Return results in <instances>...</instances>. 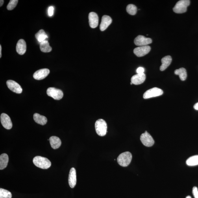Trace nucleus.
I'll return each mask as SVG.
<instances>
[{
    "label": "nucleus",
    "mask_w": 198,
    "mask_h": 198,
    "mask_svg": "<svg viewBox=\"0 0 198 198\" xmlns=\"http://www.w3.org/2000/svg\"><path fill=\"white\" fill-rule=\"evenodd\" d=\"M34 164L37 167L43 169H47L51 166V162L48 159L40 156H36L33 159Z\"/></svg>",
    "instance_id": "obj_1"
},
{
    "label": "nucleus",
    "mask_w": 198,
    "mask_h": 198,
    "mask_svg": "<svg viewBox=\"0 0 198 198\" xmlns=\"http://www.w3.org/2000/svg\"><path fill=\"white\" fill-rule=\"evenodd\" d=\"M95 129L98 135L103 136L107 133V125L106 121L103 119H98L95 122Z\"/></svg>",
    "instance_id": "obj_2"
},
{
    "label": "nucleus",
    "mask_w": 198,
    "mask_h": 198,
    "mask_svg": "<svg viewBox=\"0 0 198 198\" xmlns=\"http://www.w3.org/2000/svg\"><path fill=\"white\" fill-rule=\"evenodd\" d=\"M132 158L131 153L129 152H124L120 154L117 158V162L120 166L127 167L130 164Z\"/></svg>",
    "instance_id": "obj_3"
},
{
    "label": "nucleus",
    "mask_w": 198,
    "mask_h": 198,
    "mask_svg": "<svg viewBox=\"0 0 198 198\" xmlns=\"http://www.w3.org/2000/svg\"><path fill=\"white\" fill-rule=\"evenodd\" d=\"M189 0H181L177 2L173 8L174 12L177 13L181 14L186 12L187 8L190 5Z\"/></svg>",
    "instance_id": "obj_4"
},
{
    "label": "nucleus",
    "mask_w": 198,
    "mask_h": 198,
    "mask_svg": "<svg viewBox=\"0 0 198 198\" xmlns=\"http://www.w3.org/2000/svg\"><path fill=\"white\" fill-rule=\"evenodd\" d=\"M163 91L160 88H154L149 89L146 91L143 95L144 99H148L150 98L159 96L163 94Z\"/></svg>",
    "instance_id": "obj_5"
},
{
    "label": "nucleus",
    "mask_w": 198,
    "mask_h": 198,
    "mask_svg": "<svg viewBox=\"0 0 198 198\" xmlns=\"http://www.w3.org/2000/svg\"><path fill=\"white\" fill-rule=\"evenodd\" d=\"M47 94L49 96L51 97L56 100L62 99L64 95L62 90L54 88H48Z\"/></svg>",
    "instance_id": "obj_6"
},
{
    "label": "nucleus",
    "mask_w": 198,
    "mask_h": 198,
    "mask_svg": "<svg viewBox=\"0 0 198 198\" xmlns=\"http://www.w3.org/2000/svg\"><path fill=\"white\" fill-rule=\"evenodd\" d=\"M140 140L142 144L147 147H151L154 143L153 138L147 131H145V133L141 135Z\"/></svg>",
    "instance_id": "obj_7"
},
{
    "label": "nucleus",
    "mask_w": 198,
    "mask_h": 198,
    "mask_svg": "<svg viewBox=\"0 0 198 198\" xmlns=\"http://www.w3.org/2000/svg\"><path fill=\"white\" fill-rule=\"evenodd\" d=\"M152 39L150 38H146L142 35H139L135 39L134 42L135 44L138 46H145L152 43Z\"/></svg>",
    "instance_id": "obj_8"
},
{
    "label": "nucleus",
    "mask_w": 198,
    "mask_h": 198,
    "mask_svg": "<svg viewBox=\"0 0 198 198\" xmlns=\"http://www.w3.org/2000/svg\"><path fill=\"white\" fill-rule=\"evenodd\" d=\"M6 84L8 88L17 94H21L22 92L23 89L21 86L16 82L12 80H8Z\"/></svg>",
    "instance_id": "obj_9"
},
{
    "label": "nucleus",
    "mask_w": 198,
    "mask_h": 198,
    "mask_svg": "<svg viewBox=\"0 0 198 198\" xmlns=\"http://www.w3.org/2000/svg\"><path fill=\"white\" fill-rule=\"evenodd\" d=\"M151 50V48L149 45L140 46L134 49V53L138 57H141L148 53Z\"/></svg>",
    "instance_id": "obj_10"
},
{
    "label": "nucleus",
    "mask_w": 198,
    "mask_h": 198,
    "mask_svg": "<svg viewBox=\"0 0 198 198\" xmlns=\"http://www.w3.org/2000/svg\"><path fill=\"white\" fill-rule=\"evenodd\" d=\"M1 123L3 127L8 130H10L12 127V123L10 117L6 114H2L1 116Z\"/></svg>",
    "instance_id": "obj_11"
},
{
    "label": "nucleus",
    "mask_w": 198,
    "mask_h": 198,
    "mask_svg": "<svg viewBox=\"0 0 198 198\" xmlns=\"http://www.w3.org/2000/svg\"><path fill=\"white\" fill-rule=\"evenodd\" d=\"M50 71L49 69L45 68L40 69L34 74L33 77L35 79L41 80L44 79L49 75Z\"/></svg>",
    "instance_id": "obj_12"
},
{
    "label": "nucleus",
    "mask_w": 198,
    "mask_h": 198,
    "mask_svg": "<svg viewBox=\"0 0 198 198\" xmlns=\"http://www.w3.org/2000/svg\"><path fill=\"white\" fill-rule=\"evenodd\" d=\"M89 25L92 28H96L99 24V17L94 12H91L88 15Z\"/></svg>",
    "instance_id": "obj_13"
},
{
    "label": "nucleus",
    "mask_w": 198,
    "mask_h": 198,
    "mask_svg": "<svg viewBox=\"0 0 198 198\" xmlns=\"http://www.w3.org/2000/svg\"><path fill=\"white\" fill-rule=\"evenodd\" d=\"M77 181L76 169L74 168H71L69 172L68 178L69 184L71 188H74L77 184Z\"/></svg>",
    "instance_id": "obj_14"
},
{
    "label": "nucleus",
    "mask_w": 198,
    "mask_h": 198,
    "mask_svg": "<svg viewBox=\"0 0 198 198\" xmlns=\"http://www.w3.org/2000/svg\"><path fill=\"white\" fill-rule=\"evenodd\" d=\"M16 51L19 55H23L24 54L27 50V45L25 41L21 39L17 42L16 47Z\"/></svg>",
    "instance_id": "obj_15"
},
{
    "label": "nucleus",
    "mask_w": 198,
    "mask_h": 198,
    "mask_svg": "<svg viewBox=\"0 0 198 198\" xmlns=\"http://www.w3.org/2000/svg\"><path fill=\"white\" fill-rule=\"evenodd\" d=\"M112 22V19L109 16L105 15L102 18L101 22L100 25V29L101 31L106 30Z\"/></svg>",
    "instance_id": "obj_16"
},
{
    "label": "nucleus",
    "mask_w": 198,
    "mask_h": 198,
    "mask_svg": "<svg viewBox=\"0 0 198 198\" xmlns=\"http://www.w3.org/2000/svg\"><path fill=\"white\" fill-rule=\"evenodd\" d=\"M146 79V75L144 73L137 74L131 78V82L133 84L139 85L142 84Z\"/></svg>",
    "instance_id": "obj_17"
},
{
    "label": "nucleus",
    "mask_w": 198,
    "mask_h": 198,
    "mask_svg": "<svg viewBox=\"0 0 198 198\" xmlns=\"http://www.w3.org/2000/svg\"><path fill=\"white\" fill-rule=\"evenodd\" d=\"M172 60V59L170 56H166L163 57L161 60L162 65L160 67V71H164L168 68L169 65L171 64Z\"/></svg>",
    "instance_id": "obj_18"
},
{
    "label": "nucleus",
    "mask_w": 198,
    "mask_h": 198,
    "mask_svg": "<svg viewBox=\"0 0 198 198\" xmlns=\"http://www.w3.org/2000/svg\"><path fill=\"white\" fill-rule=\"evenodd\" d=\"M50 144L53 149L58 148L62 145L60 139L56 136H52L49 139Z\"/></svg>",
    "instance_id": "obj_19"
},
{
    "label": "nucleus",
    "mask_w": 198,
    "mask_h": 198,
    "mask_svg": "<svg viewBox=\"0 0 198 198\" xmlns=\"http://www.w3.org/2000/svg\"><path fill=\"white\" fill-rule=\"evenodd\" d=\"M34 119L37 123L44 125L47 123V120L46 117L35 113L34 115Z\"/></svg>",
    "instance_id": "obj_20"
},
{
    "label": "nucleus",
    "mask_w": 198,
    "mask_h": 198,
    "mask_svg": "<svg viewBox=\"0 0 198 198\" xmlns=\"http://www.w3.org/2000/svg\"><path fill=\"white\" fill-rule=\"evenodd\" d=\"M8 162L7 154L3 153L0 156V169L3 170L7 167Z\"/></svg>",
    "instance_id": "obj_21"
},
{
    "label": "nucleus",
    "mask_w": 198,
    "mask_h": 198,
    "mask_svg": "<svg viewBox=\"0 0 198 198\" xmlns=\"http://www.w3.org/2000/svg\"><path fill=\"white\" fill-rule=\"evenodd\" d=\"M40 51L44 53H49L52 51V48L50 46L47 40H45L40 43Z\"/></svg>",
    "instance_id": "obj_22"
},
{
    "label": "nucleus",
    "mask_w": 198,
    "mask_h": 198,
    "mask_svg": "<svg viewBox=\"0 0 198 198\" xmlns=\"http://www.w3.org/2000/svg\"><path fill=\"white\" fill-rule=\"evenodd\" d=\"M35 36L36 40L40 43L45 40L46 38H48L46 34H45V30L43 29L39 30V32L35 34Z\"/></svg>",
    "instance_id": "obj_23"
},
{
    "label": "nucleus",
    "mask_w": 198,
    "mask_h": 198,
    "mask_svg": "<svg viewBox=\"0 0 198 198\" xmlns=\"http://www.w3.org/2000/svg\"><path fill=\"white\" fill-rule=\"evenodd\" d=\"M175 75H179L180 80L182 81L185 80L187 77V72L185 69L180 68L176 69L174 72Z\"/></svg>",
    "instance_id": "obj_24"
},
{
    "label": "nucleus",
    "mask_w": 198,
    "mask_h": 198,
    "mask_svg": "<svg viewBox=\"0 0 198 198\" xmlns=\"http://www.w3.org/2000/svg\"><path fill=\"white\" fill-rule=\"evenodd\" d=\"M189 166H195L198 165V155L193 156L189 158L186 161Z\"/></svg>",
    "instance_id": "obj_25"
},
{
    "label": "nucleus",
    "mask_w": 198,
    "mask_h": 198,
    "mask_svg": "<svg viewBox=\"0 0 198 198\" xmlns=\"http://www.w3.org/2000/svg\"><path fill=\"white\" fill-rule=\"evenodd\" d=\"M126 10L128 14L131 15H134L136 14L137 8L136 6L133 4H130L127 6Z\"/></svg>",
    "instance_id": "obj_26"
},
{
    "label": "nucleus",
    "mask_w": 198,
    "mask_h": 198,
    "mask_svg": "<svg viewBox=\"0 0 198 198\" xmlns=\"http://www.w3.org/2000/svg\"><path fill=\"white\" fill-rule=\"evenodd\" d=\"M12 193L5 189H0V198H12Z\"/></svg>",
    "instance_id": "obj_27"
},
{
    "label": "nucleus",
    "mask_w": 198,
    "mask_h": 198,
    "mask_svg": "<svg viewBox=\"0 0 198 198\" xmlns=\"http://www.w3.org/2000/svg\"><path fill=\"white\" fill-rule=\"evenodd\" d=\"M18 0H11L7 6V8L8 10H12L14 9L18 3Z\"/></svg>",
    "instance_id": "obj_28"
},
{
    "label": "nucleus",
    "mask_w": 198,
    "mask_h": 198,
    "mask_svg": "<svg viewBox=\"0 0 198 198\" xmlns=\"http://www.w3.org/2000/svg\"><path fill=\"white\" fill-rule=\"evenodd\" d=\"M192 193L195 198H198V190L197 187L195 186L193 187Z\"/></svg>",
    "instance_id": "obj_29"
},
{
    "label": "nucleus",
    "mask_w": 198,
    "mask_h": 198,
    "mask_svg": "<svg viewBox=\"0 0 198 198\" xmlns=\"http://www.w3.org/2000/svg\"><path fill=\"white\" fill-rule=\"evenodd\" d=\"M54 8L53 6H51L49 8L48 12V15L50 17L53 16L54 14Z\"/></svg>",
    "instance_id": "obj_30"
},
{
    "label": "nucleus",
    "mask_w": 198,
    "mask_h": 198,
    "mask_svg": "<svg viewBox=\"0 0 198 198\" xmlns=\"http://www.w3.org/2000/svg\"><path fill=\"white\" fill-rule=\"evenodd\" d=\"M145 71V69L143 67H139V68L137 69L136 72L137 74H142L144 73Z\"/></svg>",
    "instance_id": "obj_31"
},
{
    "label": "nucleus",
    "mask_w": 198,
    "mask_h": 198,
    "mask_svg": "<svg viewBox=\"0 0 198 198\" xmlns=\"http://www.w3.org/2000/svg\"><path fill=\"white\" fill-rule=\"evenodd\" d=\"M194 108L195 110H198V103L195 104L194 106Z\"/></svg>",
    "instance_id": "obj_32"
},
{
    "label": "nucleus",
    "mask_w": 198,
    "mask_h": 198,
    "mask_svg": "<svg viewBox=\"0 0 198 198\" xmlns=\"http://www.w3.org/2000/svg\"><path fill=\"white\" fill-rule=\"evenodd\" d=\"M4 1H3V0H1V1H0V6H1V7L2 6H3V4L4 3Z\"/></svg>",
    "instance_id": "obj_33"
},
{
    "label": "nucleus",
    "mask_w": 198,
    "mask_h": 198,
    "mask_svg": "<svg viewBox=\"0 0 198 198\" xmlns=\"http://www.w3.org/2000/svg\"><path fill=\"white\" fill-rule=\"evenodd\" d=\"M2 57V46L1 45H0V58Z\"/></svg>",
    "instance_id": "obj_34"
},
{
    "label": "nucleus",
    "mask_w": 198,
    "mask_h": 198,
    "mask_svg": "<svg viewBox=\"0 0 198 198\" xmlns=\"http://www.w3.org/2000/svg\"><path fill=\"white\" fill-rule=\"evenodd\" d=\"M186 198H191V197L189 195V196H187Z\"/></svg>",
    "instance_id": "obj_35"
},
{
    "label": "nucleus",
    "mask_w": 198,
    "mask_h": 198,
    "mask_svg": "<svg viewBox=\"0 0 198 198\" xmlns=\"http://www.w3.org/2000/svg\"><path fill=\"white\" fill-rule=\"evenodd\" d=\"M130 84H131V85H132V84H132V83H131H131Z\"/></svg>",
    "instance_id": "obj_36"
}]
</instances>
